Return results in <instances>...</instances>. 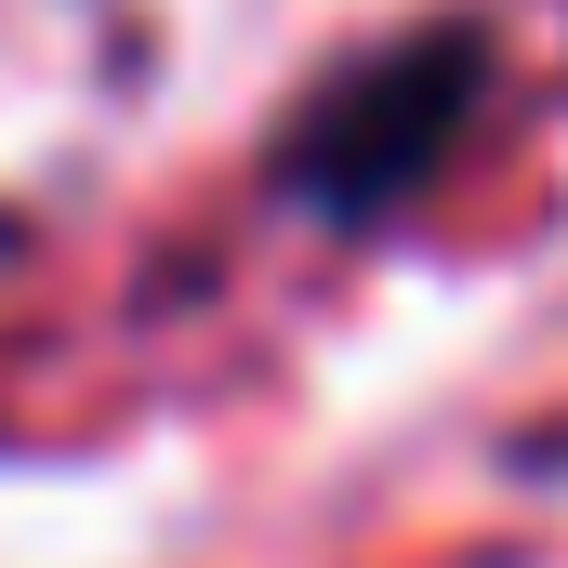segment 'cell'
<instances>
[{"mask_svg": "<svg viewBox=\"0 0 568 568\" xmlns=\"http://www.w3.org/2000/svg\"><path fill=\"white\" fill-rule=\"evenodd\" d=\"M476 93H489V40H476V27H410V40L357 53V67L291 120L278 185L304 212H331V225H371V212L424 199L436 172H449Z\"/></svg>", "mask_w": 568, "mask_h": 568, "instance_id": "6da1fadb", "label": "cell"}]
</instances>
